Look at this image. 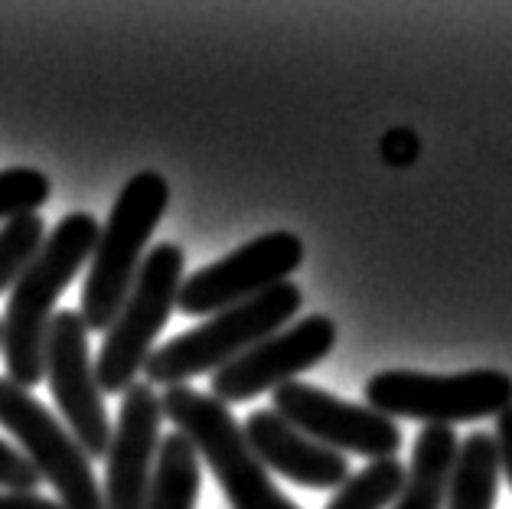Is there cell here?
Instances as JSON below:
<instances>
[{
	"instance_id": "1",
	"label": "cell",
	"mask_w": 512,
	"mask_h": 509,
	"mask_svg": "<svg viewBox=\"0 0 512 509\" xmlns=\"http://www.w3.org/2000/svg\"><path fill=\"white\" fill-rule=\"evenodd\" d=\"M98 242V219L89 213H69L46 235L33 262L20 271L10 288L7 314L0 320V350H4L7 379L20 389L43 382L46 333L56 314V297L72 284L89 262Z\"/></svg>"
},
{
	"instance_id": "2",
	"label": "cell",
	"mask_w": 512,
	"mask_h": 509,
	"mask_svg": "<svg viewBox=\"0 0 512 509\" xmlns=\"http://www.w3.org/2000/svg\"><path fill=\"white\" fill-rule=\"evenodd\" d=\"M170 206V183L157 170L134 173L118 193L115 206L98 226V242L89 258L82 284V324L85 330H108L115 324L124 297L134 288L144 265L151 235Z\"/></svg>"
},
{
	"instance_id": "3",
	"label": "cell",
	"mask_w": 512,
	"mask_h": 509,
	"mask_svg": "<svg viewBox=\"0 0 512 509\" xmlns=\"http://www.w3.org/2000/svg\"><path fill=\"white\" fill-rule=\"evenodd\" d=\"M304 294L294 281H281L248 301L212 314L206 324L180 333L147 356L144 376L147 386H186L196 376L216 372L235 356L284 330L301 314Z\"/></svg>"
},
{
	"instance_id": "4",
	"label": "cell",
	"mask_w": 512,
	"mask_h": 509,
	"mask_svg": "<svg viewBox=\"0 0 512 509\" xmlns=\"http://www.w3.org/2000/svg\"><path fill=\"white\" fill-rule=\"evenodd\" d=\"M160 412L209 464L232 509H301L274 487L271 470L248 448L242 425L212 395L193 386H170L160 395Z\"/></svg>"
},
{
	"instance_id": "5",
	"label": "cell",
	"mask_w": 512,
	"mask_h": 509,
	"mask_svg": "<svg viewBox=\"0 0 512 509\" xmlns=\"http://www.w3.org/2000/svg\"><path fill=\"white\" fill-rule=\"evenodd\" d=\"M183 262L186 258L177 242L147 248L134 288L124 297L115 324L105 333L102 353L95 359V379L102 395L128 392V386H134L144 372L147 356L154 353L157 333L164 330L173 307H177Z\"/></svg>"
},
{
	"instance_id": "6",
	"label": "cell",
	"mask_w": 512,
	"mask_h": 509,
	"mask_svg": "<svg viewBox=\"0 0 512 509\" xmlns=\"http://www.w3.org/2000/svg\"><path fill=\"white\" fill-rule=\"evenodd\" d=\"M366 405L385 418H411L431 428L480 421L512 405V376L499 369H470L457 376L385 369L366 382Z\"/></svg>"
},
{
	"instance_id": "7",
	"label": "cell",
	"mask_w": 512,
	"mask_h": 509,
	"mask_svg": "<svg viewBox=\"0 0 512 509\" xmlns=\"http://www.w3.org/2000/svg\"><path fill=\"white\" fill-rule=\"evenodd\" d=\"M0 428L14 434L40 480L53 483L62 509H105L102 483L95 477L89 454L46 405L7 376H0Z\"/></svg>"
},
{
	"instance_id": "8",
	"label": "cell",
	"mask_w": 512,
	"mask_h": 509,
	"mask_svg": "<svg viewBox=\"0 0 512 509\" xmlns=\"http://www.w3.org/2000/svg\"><path fill=\"white\" fill-rule=\"evenodd\" d=\"M43 379L53 389V399L66 418V431L79 441V448L95 464L105 457L111 441V421L105 412V395L98 389L95 363L89 350L79 310H59L46 333V366Z\"/></svg>"
},
{
	"instance_id": "9",
	"label": "cell",
	"mask_w": 512,
	"mask_h": 509,
	"mask_svg": "<svg viewBox=\"0 0 512 509\" xmlns=\"http://www.w3.org/2000/svg\"><path fill=\"white\" fill-rule=\"evenodd\" d=\"M274 412L287 425H294L307 438L343 457L356 454L369 457V461H385V457H395L405 444L402 428L392 418L379 415L369 405L343 402L301 379L274 389Z\"/></svg>"
},
{
	"instance_id": "10",
	"label": "cell",
	"mask_w": 512,
	"mask_h": 509,
	"mask_svg": "<svg viewBox=\"0 0 512 509\" xmlns=\"http://www.w3.org/2000/svg\"><path fill=\"white\" fill-rule=\"evenodd\" d=\"M304 265V242L294 232H268L235 248L222 262L183 278L177 307L190 317H206L248 301L274 284L287 281Z\"/></svg>"
},
{
	"instance_id": "11",
	"label": "cell",
	"mask_w": 512,
	"mask_h": 509,
	"mask_svg": "<svg viewBox=\"0 0 512 509\" xmlns=\"http://www.w3.org/2000/svg\"><path fill=\"white\" fill-rule=\"evenodd\" d=\"M336 346V324L323 314H310L301 324H291L252 350L235 356L232 363L216 369L212 376V399L222 405L252 402L255 395L294 382L301 372L314 369Z\"/></svg>"
},
{
	"instance_id": "12",
	"label": "cell",
	"mask_w": 512,
	"mask_h": 509,
	"mask_svg": "<svg viewBox=\"0 0 512 509\" xmlns=\"http://www.w3.org/2000/svg\"><path fill=\"white\" fill-rule=\"evenodd\" d=\"M160 395L147 382L128 386L105 451V509H144L160 448Z\"/></svg>"
},
{
	"instance_id": "13",
	"label": "cell",
	"mask_w": 512,
	"mask_h": 509,
	"mask_svg": "<svg viewBox=\"0 0 512 509\" xmlns=\"http://www.w3.org/2000/svg\"><path fill=\"white\" fill-rule=\"evenodd\" d=\"M242 434L261 464L301 487L333 490L349 477V457L323 448L304 431L287 425L274 408H258L248 415Z\"/></svg>"
},
{
	"instance_id": "14",
	"label": "cell",
	"mask_w": 512,
	"mask_h": 509,
	"mask_svg": "<svg viewBox=\"0 0 512 509\" xmlns=\"http://www.w3.org/2000/svg\"><path fill=\"white\" fill-rule=\"evenodd\" d=\"M457 431L454 428H421L411 454L405 487L392 509H444L447 480L457 461Z\"/></svg>"
},
{
	"instance_id": "15",
	"label": "cell",
	"mask_w": 512,
	"mask_h": 509,
	"mask_svg": "<svg viewBox=\"0 0 512 509\" xmlns=\"http://www.w3.org/2000/svg\"><path fill=\"white\" fill-rule=\"evenodd\" d=\"M499 454L490 434L473 431L460 444L457 461L447 480L444 509H493L499 487Z\"/></svg>"
},
{
	"instance_id": "16",
	"label": "cell",
	"mask_w": 512,
	"mask_h": 509,
	"mask_svg": "<svg viewBox=\"0 0 512 509\" xmlns=\"http://www.w3.org/2000/svg\"><path fill=\"white\" fill-rule=\"evenodd\" d=\"M199 490H203L199 454L180 431H170L167 438H160L144 509H196Z\"/></svg>"
},
{
	"instance_id": "17",
	"label": "cell",
	"mask_w": 512,
	"mask_h": 509,
	"mask_svg": "<svg viewBox=\"0 0 512 509\" xmlns=\"http://www.w3.org/2000/svg\"><path fill=\"white\" fill-rule=\"evenodd\" d=\"M408 467L398 457H385V461H372L359 474H349L336 496L327 503V509H385L398 500L405 487Z\"/></svg>"
},
{
	"instance_id": "18",
	"label": "cell",
	"mask_w": 512,
	"mask_h": 509,
	"mask_svg": "<svg viewBox=\"0 0 512 509\" xmlns=\"http://www.w3.org/2000/svg\"><path fill=\"white\" fill-rule=\"evenodd\" d=\"M53 196V183L36 167H7L0 170V222L23 216H40V209Z\"/></svg>"
},
{
	"instance_id": "19",
	"label": "cell",
	"mask_w": 512,
	"mask_h": 509,
	"mask_svg": "<svg viewBox=\"0 0 512 509\" xmlns=\"http://www.w3.org/2000/svg\"><path fill=\"white\" fill-rule=\"evenodd\" d=\"M46 242V222L43 216H23L0 226V294L14 288L20 271L33 262Z\"/></svg>"
},
{
	"instance_id": "20",
	"label": "cell",
	"mask_w": 512,
	"mask_h": 509,
	"mask_svg": "<svg viewBox=\"0 0 512 509\" xmlns=\"http://www.w3.org/2000/svg\"><path fill=\"white\" fill-rule=\"evenodd\" d=\"M40 487V474L27 461V454L10 448L7 441H0V490L4 493H36Z\"/></svg>"
},
{
	"instance_id": "21",
	"label": "cell",
	"mask_w": 512,
	"mask_h": 509,
	"mask_svg": "<svg viewBox=\"0 0 512 509\" xmlns=\"http://www.w3.org/2000/svg\"><path fill=\"white\" fill-rule=\"evenodd\" d=\"M496 454H499V474L509 480L512 487V405L506 412L496 415Z\"/></svg>"
},
{
	"instance_id": "22",
	"label": "cell",
	"mask_w": 512,
	"mask_h": 509,
	"mask_svg": "<svg viewBox=\"0 0 512 509\" xmlns=\"http://www.w3.org/2000/svg\"><path fill=\"white\" fill-rule=\"evenodd\" d=\"M0 509H62V506L40 493H0Z\"/></svg>"
}]
</instances>
